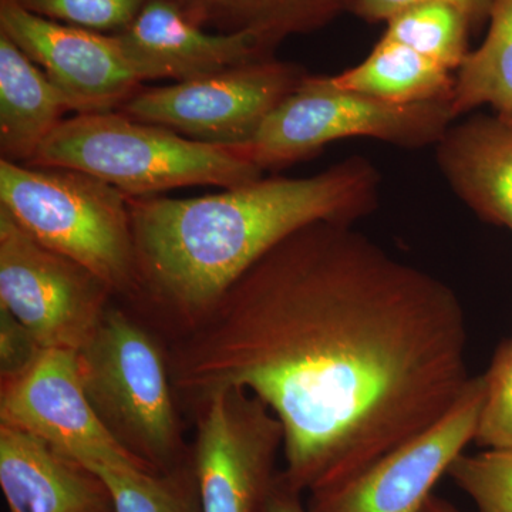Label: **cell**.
I'll list each match as a JSON object with an SVG mask.
<instances>
[{
  "label": "cell",
  "mask_w": 512,
  "mask_h": 512,
  "mask_svg": "<svg viewBox=\"0 0 512 512\" xmlns=\"http://www.w3.org/2000/svg\"><path fill=\"white\" fill-rule=\"evenodd\" d=\"M325 79L329 86L343 92L392 104H417L451 99L456 74L382 37L363 62Z\"/></svg>",
  "instance_id": "obj_18"
},
{
  "label": "cell",
  "mask_w": 512,
  "mask_h": 512,
  "mask_svg": "<svg viewBox=\"0 0 512 512\" xmlns=\"http://www.w3.org/2000/svg\"><path fill=\"white\" fill-rule=\"evenodd\" d=\"M192 450L202 512H261L284 448V427L269 407L241 387L195 404Z\"/></svg>",
  "instance_id": "obj_9"
},
{
  "label": "cell",
  "mask_w": 512,
  "mask_h": 512,
  "mask_svg": "<svg viewBox=\"0 0 512 512\" xmlns=\"http://www.w3.org/2000/svg\"><path fill=\"white\" fill-rule=\"evenodd\" d=\"M0 207L111 292L140 295L128 200L113 185L72 168L0 160Z\"/></svg>",
  "instance_id": "obj_4"
},
{
  "label": "cell",
  "mask_w": 512,
  "mask_h": 512,
  "mask_svg": "<svg viewBox=\"0 0 512 512\" xmlns=\"http://www.w3.org/2000/svg\"><path fill=\"white\" fill-rule=\"evenodd\" d=\"M0 487L9 512H114L93 470L8 423H0Z\"/></svg>",
  "instance_id": "obj_14"
},
{
  "label": "cell",
  "mask_w": 512,
  "mask_h": 512,
  "mask_svg": "<svg viewBox=\"0 0 512 512\" xmlns=\"http://www.w3.org/2000/svg\"><path fill=\"white\" fill-rule=\"evenodd\" d=\"M43 350L32 333L0 306V384L28 372Z\"/></svg>",
  "instance_id": "obj_25"
},
{
  "label": "cell",
  "mask_w": 512,
  "mask_h": 512,
  "mask_svg": "<svg viewBox=\"0 0 512 512\" xmlns=\"http://www.w3.org/2000/svg\"><path fill=\"white\" fill-rule=\"evenodd\" d=\"M0 387V423L35 434L86 467L156 471L121 446L94 412L74 350L45 349L28 372Z\"/></svg>",
  "instance_id": "obj_11"
},
{
  "label": "cell",
  "mask_w": 512,
  "mask_h": 512,
  "mask_svg": "<svg viewBox=\"0 0 512 512\" xmlns=\"http://www.w3.org/2000/svg\"><path fill=\"white\" fill-rule=\"evenodd\" d=\"M114 37L141 83L187 82L274 53L248 33L208 32L171 0H147Z\"/></svg>",
  "instance_id": "obj_13"
},
{
  "label": "cell",
  "mask_w": 512,
  "mask_h": 512,
  "mask_svg": "<svg viewBox=\"0 0 512 512\" xmlns=\"http://www.w3.org/2000/svg\"><path fill=\"white\" fill-rule=\"evenodd\" d=\"M43 18L94 30L121 32L137 18L147 0H15Z\"/></svg>",
  "instance_id": "obj_24"
},
{
  "label": "cell",
  "mask_w": 512,
  "mask_h": 512,
  "mask_svg": "<svg viewBox=\"0 0 512 512\" xmlns=\"http://www.w3.org/2000/svg\"><path fill=\"white\" fill-rule=\"evenodd\" d=\"M301 495L291 490L281 480L279 474H276L274 484H272L261 512H309L308 508L303 507Z\"/></svg>",
  "instance_id": "obj_27"
},
{
  "label": "cell",
  "mask_w": 512,
  "mask_h": 512,
  "mask_svg": "<svg viewBox=\"0 0 512 512\" xmlns=\"http://www.w3.org/2000/svg\"><path fill=\"white\" fill-rule=\"evenodd\" d=\"M466 311L436 275L353 224L318 221L262 256L168 350L185 402L241 387L284 427L296 493L355 477L429 430L470 380Z\"/></svg>",
  "instance_id": "obj_1"
},
{
  "label": "cell",
  "mask_w": 512,
  "mask_h": 512,
  "mask_svg": "<svg viewBox=\"0 0 512 512\" xmlns=\"http://www.w3.org/2000/svg\"><path fill=\"white\" fill-rule=\"evenodd\" d=\"M448 476L474 501L480 512H512V450L461 454Z\"/></svg>",
  "instance_id": "obj_22"
},
{
  "label": "cell",
  "mask_w": 512,
  "mask_h": 512,
  "mask_svg": "<svg viewBox=\"0 0 512 512\" xmlns=\"http://www.w3.org/2000/svg\"><path fill=\"white\" fill-rule=\"evenodd\" d=\"M386 23L383 39L407 46L450 72L457 73L470 53V22L447 3H419L396 13Z\"/></svg>",
  "instance_id": "obj_21"
},
{
  "label": "cell",
  "mask_w": 512,
  "mask_h": 512,
  "mask_svg": "<svg viewBox=\"0 0 512 512\" xmlns=\"http://www.w3.org/2000/svg\"><path fill=\"white\" fill-rule=\"evenodd\" d=\"M380 181L372 161L355 156L309 177L259 178L202 197L127 198L140 295L188 328L293 232L372 214Z\"/></svg>",
  "instance_id": "obj_2"
},
{
  "label": "cell",
  "mask_w": 512,
  "mask_h": 512,
  "mask_svg": "<svg viewBox=\"0 0 512 512\" xmlns=\"http://www.w3.org/2000/svg\"><path fill=\"white\" fill-rule=\"evenodd\" d=\"M28 165L82 171L127 198L194 185L238 187L264 173L242 147L191 140L120 111L76 114L60 121Z\"/></svg>",
  "instance_id": "obj_3"
},
{
  "label": "cell",
  "mask_w": 512,
  "mask_h": 512,
  "mask_svg": "<svg viewBox=\"0 0 512 512\" xmlns=\"http://www.w3.org/2000/svg\"><path fill=\"white\" fill-rule=\"evenodd\" d=\"M70 111L52 80L0 32V151L2 160L29 164Z\"/></svg>",
  "instance_id": "obj_16"
},
{
  "label": "cell",
  "mask_w": 512,
  "mask_h": 512,
  "mask_svg": "<svg viewBox=\"0 0 512 512\" xmlns=\"http://www.w3.org/2000/svg\"><path fill=\"white\" fill-rule=\"evenodd\" d=\"M423 512H458L453 505L446 503L441 498L434 497L431 495L430 500L427 501L426 507Z\"/></svg>",
  "instance_id": "obj_28"
},
{
  "label": "cell",
  "mask_w": 512,
  "mask_h": 512,
  "mask_svg": "<svg viewBox=\"0 0 512 512\" xmlns=\"http://www.w3.org/2000/svg\"><path fill=\"white\" fill-rule=\"evenodd\" d=\"M488 23L484 42L457 70L451 97L456 119L490 106L512 121V0H494Z\"/></svg>",
  "instance_id": "obj_19"
},
{
  "label": "cell",
  "mask_w": 512,
  "mask_h": 512,
  "mask_svg": "<svg viewBox=\"0 0 512 512\" xmlns=\"http://www.w3.org/2000/svg\"><path fill=\"white\" fill-rule=\"evenodd\" d=\"M484 402V376L429 430L394 448L355 477L309 493V512H423L434 485L474 441Z\"/></svg>",
  "instance_id": "obj_10"
},
{
  "label": "cell",
  "mask_w": 512,
  "mask_h": 512,
  "mask_svg": "<svg viewBox=\"0 0 512 512\" xmlns=\"http://www.w3.org/2000/svg\"><path fill=\"white\" fill-rule=\"evenodd\" d=\"M306 76L302 67L269 56L187 82L140 90L117 111L191 140L244 147Z\"/></svg>",
  "instance_id": "obj_7"
},
{
  "label": "cell",
  "mask_w": 512,
  "mask_h": 512,
  "mask_svg": "<svg viewBox=\"0 0 512 512\" xmlns=\"http://www.w3.org/2000/svg\"><path fill=\"white\" fill-rule=\"evenodd\" d=\"M104 481L114 512H202L194 460L156 473L136 467L89 466Z\"/></svg>",
  "instance_id": "obj_20"
},
{
  "label": "cell",
  "mask_w": 512,
  "mask_h": 512,
  "mask_svg": "<svg viewBox=\"0 0 512 512\" xmlns=\"http://www.w3.org/2000/svg\"><path fill=\"white\" fill-rule=\"evenodd\" d=\"M483 376L484 402L474 441L485 450H512V338L501 343Z\"/></svg>",
  "instance_id": "obj_23"
},
{
  "label": "cell",
  "mask_w": 512,
  "mask_h": 512,
  "mask_svg": "<svg viewBox=\"0 0 512 512\" xmlns=\"http://www.w3.org/2000/svg\"><path fill=\"white\" fill-rule=\"evenodd\" d=\"M434 148L457 197L481 220L512 232V121L473 114L451 124Z\"/></svg>",
  "instance_id": "obj_15"
},
{
  "label": "cell",
  "mask_w": 512,
  "mask_h": 512,
  "mask_svg": "<svg viewBox=\"0 0 512 512\" xmlns=\"http://www.w3.org/2000/svg\"><path fill=\"white\" fill-rule=\"evenodd\" d=\"M77 355L87 399L121 446L157 473L191 457L168 355L147 329L110 306Z\"/></svg>",
  "instance_id": "obj_5"
},
{
  "label": "cell",
  "mask_w": 512,
  "mask_h": 512,
  "mask_svg": "<svg viewBox=\"0 0 512 512\" xmlns=\"http://www.w3.org/2000/svg\"><path fill=\"white\" fill-rule=\"evenodd\" d=\"M451 99L392 104L329 86L306 76L244 146L262 171L285 167L343 138H376L402 148L436 146L456 121Z\"/></svg>",
  "instance_id": "obj_6"
},
{
  "label": "cell",
  "mask_w": 512,
  "mask_h": 512,
  "mask_svg": "<svg viewBox=\"0 0 512 512\" xmlns=\"http://www.w3.org/2000/svg\"><path fill=\"white\" fill-rule=\"evenodd\" d=\"M0 32L42 67L76 114L117 111L140 92L114 35L43 18L0 0Z\"/></svg>",
  "instance_id": "obj_12"
},
{
  "label": "cell",
  "mask_w": 512,
  "mask_h": 512,
  "mask_svg": "<svg viewBox=\"0 0 512 512\" xmlns=\"http://www.w3.org/2000/svg\"><path fill=\"white\" fill-rule=\"evenodd\" d=\"M204 28L248 33L274 52L286 37L315 32L355 0H171Z\"/></svg>",
  "instance_id": "obj_17"
},
{
  "label": "cell",
  "mask_w": 512,
  "mask_h": 512,
  "mask_svg": "<svg viewBox=\"0 0 512 512\" xmlns=\"http://www.w3.org/2000/svg\"><path fill=\"white\" fill-rule=\"evenodd\" d=\"M440 2L454 6L466 16L471 29L480 28L490 18L494 0H355L352 12L367 22H387L396 13L419 3Z\"/></svg>",
  "instance_id": "obj_26"
},
{
  "label": "cell",
  "mask_w": 512,
  "mask_h": 512,
  "mask_svg": "<svg viewBox=\"0 0 512 512\" xmlns=\"http://www.w3.org/2000/svg\"><path fill=\"white\" fill-rule=\"evenodd\" d=\"M111 295L99 276L47 248L0 207V306L40 348L79 352L99 328Z\"/></svg>",
  "instance_id": "obj_8"
}]
</instances>
